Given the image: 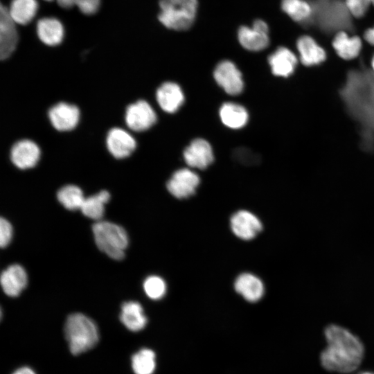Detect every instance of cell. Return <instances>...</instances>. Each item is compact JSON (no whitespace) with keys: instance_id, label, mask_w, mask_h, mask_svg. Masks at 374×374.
<instances>
[{"instance_id":"obj_21","label":"cell","mask_w":374,"mask_h":374,"mask_svg":"<svg viewBox=\"0 0 374 374\" xmlns=\"http://www.w3.org/2000/svg\"><path fill=\"white\" fill-rule=\"evenodd\" d=\"M120 319L130 330L137 332L143 329L147 323L143 307L136 301H127L122 304Z\"/></svg>"},{"instance_id":"obj_15","label":"cell","mask_w":374,"mask_h":374,"mask_svg":"<svg viewBox=\"0 0 374 374\" xmlns=\"http://www.w3.org/2000/svg\"><path fill=\"white\" fill-rule=\"evenodd\" d=\"M106 143L109 152L116 159L129 157L136 147L134 137L129 132L119 127H114L109 131Z\"/></svg>"},{"instance_id":"obj_19","label":"cell","mask_w":374,"mask_h":374,"mask_svg":"<svg viewBox=\"0 0 374 374\" xmlns=\"http://www.w3.org/2000/svg\"><path fill=\"white\" fill-rule=\"evenodd\" d=\"M235 291L249 302H257L263 296L265 288L256 276L244 273L238 276L234 283Z\"/></svg>"},{"instance_id":"obj_23","label":"cell","mask_w":374,"mask_h":374,"mask_svg":"<svg viewBox=\"0 0 374 374\" xmlns=\"http://www.w3.org/2000/svg\"><path fill=\"white\" fill-rule=\"evenodd\" d=\"M38 8L37 0H12L8 10L17 24L26 25L35 18Z\"/></svg>"},{"instance_id":"obj_1","label":"cell","mask_w":374,"mask_h":374,"mask_svg":"<svg viewBox=\"0 0 374 374\" xmlns=\"http://www.w3.org/2000/svg\"><path fill=\"white\" fill-rule=\"evenodd\" d=\"M324 333L327 346L320 357L323 368L344 374L355 371L364 358L360 339L348 330L334 324L328 326Z\"/></svg>"},{"instance_id":"obj_4","label":"cell","mask_w":374,"mask_h":374,"mask_svg":"<svg viewBox=\"0 0 374 374\" xmlns=\"http://www.w3.org/2000/svg\"><path fill=\"white\" fill-rule=\"evenodd\" d=\"M98 248L109 258L119 260L125 256L128 246V235L120 225L108 221H98L92 226Z\"/></svg>"},{"instance_id":"obj_16","label":"cell","mask_w":374,"mask_h":374,"mask_svg":"<svg viewBox=\"0 0 374 374\" xmlns=\"http://www.w3.org/2000/svg\"><path fill=\"white\" fill-rule=\"evenodd\" d=\"M0 281L3 292L9 296L15 297L27 285V273L21 265L13 264L2 271Z\"/></svg>"},{"instance_id":"obj_2","label":"cell","mask_w":374,"mask_h":374,"mask_svg":"<svg viewBox=\"0 0 374 374\" xmlns=\"http://www.w3.org/2000/svg\"><path fill=\"white\" fill-rule=\"evenodd\" d=\"M341 93L350 113L374 130V74L364 71H350Z\"/></svg>"},{"instance_id":"obj_18","label":"cell","mask_w":374,"mask_h":374,"mask_svg":"<svg viewBox=\"0 0 374 374\" xmlns=\"http://www.w3.org/2000/svg\"><path fill=\"white\" fill-rule=\"evenodd\" d=\"M36 32L40 41L50 46L60 44L64 35L62 22L58 19L51 17L39 19L36 24Z\"/></svg>"},{"instance_id":"obj_7","label":"cell","mask_w":374,"mask_h":374,"mask_svg":"<svg viewBox=\"0 0 374 374\" xmlns=\"http://www.w3.org/2000/svg\"><path fill=\"white\" fill-rule=\"evenodd\" d=\"M125 120L130 129L136 132H142L154 125L157 121V115L148 102L141 100L127 107Z\"/></svg>"},{"instance_id":"obj_27","label":"cell","mask_w":374,"mask_h":374,"mask_svg":"<svg viewBox=\"0 0 374 374\" xmlns=\"http://www.w3.org/2000/svg\"><path fill=\"white\" fill-rule=\"evenodd\" d=\"M59 202L66 209L75 211L80 209L85 199L82 190L75 185H66L57 193Z\"/></svg>"},{"instance_id":"obj_32","label":"cell","mask_w":374,"mask_h":374,"mask_svg":"<svg viewBox=\"0 0 374 374\" xmlns=\"http://www.w3.org/2000/svg\"><path fill=\"white\" fill-rule=\"evenodd\" d=\"M371 3V0H346V7L349 13L357 18L366 14Z\"/></svg>"},{"instance_id":"obj_11","label":"cell","mask_w":374,"mask_h":374,"mask_svg":"<svg viewBox=\"0 0 374 374\" xmlns=\"http://www.w3.org/2000/svg\"><path fill=\"white\" fill-rule=\"evenodd\" d=\"M230 226L234 235L244 240L254 238L262 229L260 220L245 210L237 211L232 215Z\"/></svg>"},{"instance_id":"obj_37","label":"cell","mask_w":374,"mask_h":374,"mask_svg":"<svg viewBox=\"0 0 374 374\" xmlns=\"http://www.w3.org/2000/svg\"><path fill=\"white\" fill-rule=\"evenodd\" d=\"M372 66L374 71V56L373 57V59H372Z\"/></svg>"},{"instance_id":"obj_6","label":"cell","mask_w":374,"mask_h":374,"mask_svg":"<svg viewBox=\"0 0 374 374\" xmlns=\"http://www.w3.org/2000/svg\"><path fill=\"white\" fill-rule=\"evenodd\" d=\"M238 37L242 47L251 51H259L269 45V27L265 21L256 19L251 27L241 26Z\"/></svg>"},{"instance_id":"obj_33","label":"cell","mask_w":374,"mask_h":374,"mask_svg":"<svg viewBox=\"0 0 374 374\" xmlns=\"http://www.w3.org/2000/svg\"><path fill=\"white\" fill-rule=\"evenodd\" d=\"M13 229L11 224L5 218L0 220V245L6 247L12 240Z\"/></svg>"},{"instance_id":"obj_12","label":"cell","mask_w":374,"mask_h":374,"mask_svg":"<svg viewBox=\"0 0 374 374\" xmlns=\"http://www.w3.org/2000/svg\"><path fill=\"white\" fill-rule=\"evenodd\" d=\"M49 120L58 131H69L74 129L80 119V110L74 105L60 102L48 111Z\"/></svg>"},{"instance_id":"obj_3","label":"cell","mask_w":374,"mask_h":374,"mask_svg":"<svg viewBox=\"0 0 374 374\" xmlns=\"http://www.w3.org/2000/svg\"><path fill=\"white\" fill-rule=\"evenodd\" d=\"M64 334L69 350L74 355L90 350L99 339L96 324L82 313H73L68 317L64 325Z\"/></svg>"},{"instance_id":"obj_28","label":"cell","mask_w":374,"mask_h":374,"mask_svg":"<svg viewBox=\"0 0 374 374\" xmlns=\"http://www.w3.org/2000/svg\"><path fill=\"white\" fill-rule=\"evenodd\" d=\"M281 8L290 18L297 22H305L311 18L313 10L305 0H282Z\"/></svg>"},{"instance_id":"obj_26","label":"cell","mask_w":374,"mask_h":374,"mask_svg":"<svg viewBox=\"0 0 374 374\" xmlns=\"http://www.w3.org/2000/svg\"><path fill=\"white\" fill-rule=\"evenodd\" d=\"M332 45L341 57L350 60L359 53L362 42L357 36L350 37L345 32L340 31L335 35Z\"/></svg>"},{"instance_id":"obj_31","label":"cell","mask_w":374,"mask_h":374,"mask_svg":"<svg viewBox=\"0 0 374 374\" xmlns=\"http://www.w3.org/2000/svg\"><path fill=\"white\" fill-rule=\"evenodd\" d=\"M57 5L64 9L77 6L86 15L96 14L100 8V0H56Z\"/></svg>"},{"instance_id":"obj_36","label":"cell","mask_w":374,"mask_h":374,"mask_svg":"<svg viewBox=\"0 0 374 374\" xmlns=\"http://www.w3.org/2000/svg\"><path fill=\"white\" fill-rule=\"evenodd\" d=\"M358 374H374V373L370 372V371H363V372L359 373Z\"/></svg>"},{"instance_id":"obj_20","label":"cell","mask_w":374,"mask_h":374,"mask_svg":"<svg viewBox=\"0 0 374 374\" xmlns=\"http://www.w3.org/2000/svg\"><path fill=\"white\" fill-rule=\"evenodd\" d=\"M272 73L277 76L288 77L292 75L297 64L295 55L288 48H278L268 57Z\"/></svg>"},{"instance_id":"obj_30","label":"cell","mask_w":374,"mask_h":374,"mask_svg":"<svg viewBox=\"0 0 374 374\" xmlns=\"http://www.w3.org/2000/svg\"><path fill=\"white\" fill-rule=\"evenodd\" d=\"M145 294L152 300H159L166 293V283L159 276L152 275L147 277L143 284Z\"/></svg>"},{"instance_id":"obj_35","label":"cell","mask_w":374,"mask_h":374,"mask_svg":"<svg viewBox=\"0 0 374 374\" xmlns=\"http://www.w3.org/2000/svg\"><path fill=\"white\" fill-rule=\"evenodd\" d=\"M12 374H36L33 369L29 367H21L16 370Z\"/></svg>"},{"instance_id":"obj_17","label":"cell","mask_w":374,"mask_h":374,"mask_svg":"<svg viewBox=\"0 0 374 374\" xmlns=\"http://www.w3.org/2000/svg\"><path fill=\"white\" fill-rule=\"evenodd\" d=\"M157 100L166 112H176L184 102V95L181 87L175 82H166L157 91Z\"/></svg>"},{"instance_id":"obj_9","label":"cell","mask_w":374,"mask_h":374,"mask_svg":"<svg viewBox=\"0 0 374 374\" xmlns=\"http://www.w3.org/2000/svg\"><path fill=\"white\" fill-rule=\"evenodd\" d=\"M197 173L188 168L175 171L167 183L169 193L177 199H185L194 195L199 184Z\"/></svg>"},{"instance_id":"obj_10","label":"cell","mask_w":374,"mask_h":374,"mask_svg":"<svg viewBox=\"0 0 374 374\" xmlns=\"http://www.w3.org/2000/svg\"><path fill=\"white\" fill-rule=\"evenodd\" d=\"M18 42L17 24L9 15L8 7L0 6V57L8 58L14 52Z\"/></svg>"},{"instance_id":"obj_24","label":"cell","mask_w":374,"mask_h":374,"mask_svg":"<svg viewBox=\"0 0 374 374\" xmlns=\"http://www.w3.org/2000/svg\"><path fill=\"white\" fill-rule=\"evenodd\" d=\"M219 114L223 124L231 129L243 127L249 119L246 109L233 103H224L220 109Z\"/></svg>"},{"instance_id":"obj_29","label":"cell","mask_w":374,"mask_h":374,"mask_svg":"<svg viewBox=\"0 0 374 374\" xmlns=\"http://www.w3.org/2000/svg\"><path fill=\"white\" fill-rule=\"evenodd\" d=\"M132 367L135 374H152L156 368V355L153 350L143 348L132 357Z\"/></svg>"},{"instance_id":"obj_14","label":"cell","mask_w":374,"mask_h":374,"mask_svg":"<svg viewBox=\"0 0 374 374\" xmlns=\"http://www.w3.org/2000/svg\"><path fill=\"white\" fill-rule=\"evenodd\" d=\"M184 159L191 168L205 169L214 160L211 145L205 139H196L184 150Z\"/></svg>"},{"instance_id":"obj_5","label":"cell","mask_w":374,"mask_h":374,"mask_svg":"<svg viewBox=\"0 0 374 374\" xmlns=\"http://www.w3.org/2000/svg\"><path fill=\"white\" fill-rule=\"evenodd\" d=\"M159 21L166 28L185 30L193 24L198 8L197 0H161Z\"/></svg>"},{"instance_id":"obj_13","label":"cell","mask_w":374,"mask_h":374,"mask_svg":"<svg viewBox=\"0 0 374 374\" xmlns=\"http://www.w3.org/2000/svg\"><path fill=\"white\" fill-rule=\"evenodd\" d=\"M40 149L33 141L23 139L15 143L10 151L12 163L19 169L33 168L40 158Z\"/></svg>"},{"instance_id":"obj_34","label":"cell","mask_w":374,"mask_h":374,"mask_svg":"<svg viewBox=\"0 0 374 374\" xmlns=\"http://www.w3.org/2000/svg\"><path fill=\"white\" fill-rule=\"evenodd\" d=\"M364 38L368 43L374 45V27L366 30Z\"/></svg>"},{"instance_id":"obj_38","label":"cell","mask_w":374,"mask_h":374,"mask_svg":"<svg viewBox=\"0 0 374 374\" xmlns=\"http://www.w3.org/2000/svg\"><path fill=\"white\" fill-rule=\"evenodd\" d=\"M371 3H373L374 6V0H371Z\"/></svg>"},{"instance_id":"obj_22","label":"cell","mask_w":374,"mask_h":374,"mask_svg":"<svg viewBox=\"0 0 374 374\" xmlns=\"http://www.w3.org/2000/svg\"><path fill=\"white\" fill-rule=\"evenodd\" d=\"M296 46L304 65H317L326 60L325 51L310 36L303 35L299 37Z\"/></svg>"},{"instance_id":"obj_25","label":"cell","mask_w":374,"mask_h":374,"mask_svg":"<svg viewBox=\"0 0 374 374\" xmlns=\"http://www.w3.org/2000/svg\"><path fill=\"white\" fill-rule=\"evenodd\" d=\"M110 197L109 193L105 190L85 197L80 211L86 217L96 222L100 221L105 213V206L109 201Z\"/></svg>"},{"instance_id":"obj_8","label":"cell","mask_w":374,"mask_h":374,"mask_svg":"<svg viewBox=\"0 0 374 374\" xmlns=\"http://www.w3.org/2000/svg\"><path fill=\"white\" fill-rule=\"evenodd\" d=\"M213 76L218 85L228 94L238 95L243 90L242 73L231 61L220 62L214 70Z\"/></svg>"}]
</instances>
